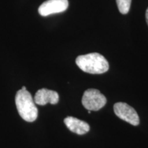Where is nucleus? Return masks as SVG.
Segmentation results:
<instances>
[{
  "mask_svg": "<svg viewBox=\"0 0 148 148\" xmlns=\"http://www.w3.org/2000/svg\"><path fill=\"white\" fill-rule=\"evenodd\" d=\"M64 123L71 132L79 135L86 134L90 130L89 125L86 122L73 116H67L64 119Z\"/></svg>",
  "mask_w": 148,
  "mask_h": 148,
  "instance_id": "0eeeda50",
  "label": "nucleus"
},
{
  "mask_svg": "<svg viewBox=\"0 0 148 148\" xmlns=\"http://www.w3.org/2000/svg\"><path fill=\"white\" fill-rule=\"evenodd\" d=\"M21 89H22V90H27L26 88H25V86H23V87L21 88Z\"/></svg>",
  "mask_w": 148,
  "mask_h": 148,
  "instance_id": "9d476101",
  "label": "nucleus"
},
{
  "mask_svg": "<svg viewBox=\"0 0 148 148\" xmlns=\"http://www.w3.org/2000/svg\"><path fill=\"white\" fill-rule=\"evenodd\" d=\"M113 108L114 113L121 119L134 126L139 124L140 119L137 112L127 103L117 102L114 105Z\"/></svg>",
  "mask_w": 148,
  "mask_h": 148,
  "instance_id": "20e7f679",
  "label": "nucleus"
},
{
  "mask_svg": "<svg viewBox=\"0 0 148 148\" xmlns=\"http://www.w3.org/2000/svg\"><path fill=\"white\" fill-rule=\"evenodd\" d=\"M75 63L82 71L91 74L106 73L109 69L108 62L99 53L79 56L75 59Z\"/></svg>",
  "mask_w": 148,
  "mask_h": 148,
  "instance_id": "f257e3e1",
  "label": "nucleus"
},
{
  "mask_svg": "<svg viewBox=\"0 0 148 148\" xmlns=\"http://www.w3.org/2000/svg\"><path fill=\"white\" fill-rule=\"evenodd\" d=\"M15 103L22 119L27 122H33L37 119L38 108L30 92L27 90H18L15 96Z\"/></svg>",
  "mask_w": 148,
  "mask_h": 148,
  "instance_id": "f03ea898",
  "label": "nucleus"
},
{
  "mask_svg": "<svg viewBox=\"0 0 148 148\" xmlns=\"http://www.w3.org/2000/svg\"><path fill=\"white\" fill-rule=\"evenodd\" d=\"M145 18H146V22H147V24L148 25V8L146 10V13H145Z\"/></svg>",
  "mask_w": 148,
  "mask_h": 148,
  "instance_id": "1a4fd4ad",
  "label": "nucleus"
},
{
  "mask_svg": "<svg viewBox=\"0 0 148 148\" xmlns=\"http://www.w3.org/2000/svg\"><path fill=\"white\" fill-rule=\"evenodd\" d=\"M68 5L69 2L67 0H47L40 5L38 13L43 16L59 13L65 11Z\"/></svg>",
  "mask_w": 148,
  "mask_h": 148,
  "instance_id": "39448f33",
  "label": "nucleus"
},
{
  "mask_svg": "<svg viewBox=\"0 0 148 148\" xmlns=\"http://www.w3.org/2000/svg\"><path fill=\"white\" fill-rule=\"evenodd\" d=\"M106 98L99 90L88 88L85 90L82 98V103L86 110L97 111L106 103Z\"/></svg>",
  "mask_w": 148,
  "mask_h": 148,
  "instance_id": "7ed1b4c3",
  "label": "nucleus"
},
{
  "mask_svg": "<svg viewBox=\"0 0 148 148\" xmlns=\"http://www.w3.org/2000/svg\"><path fill=\"white\" fill-rule=\"evenodd\" d=\"M36 104L45 106L47 103L56 104L59 101V95L56 91L47 88L39 89L35 94L34 98Z\"/></svg>",
  "mask_w": 148,
  "mask_h": 148,
  "instance_id": "423d86ee",
  "label": "nucleus"
},
{
  "mask_svg": "<svg viewBox=\"0 0 148 148\" xmlns=\"http://www.w3.org/2000/svg\"><path fill=\"white\" fill-rule=\"evenodd\" d=\"M119 11L123 14H126L130 8L132 0H116Z\"/></svg>",
  "mask_w": 148,
  "mask_h": 148,
  "instance_id": "6e6552de",
  "label": "nucleus"
}]
</instances>
